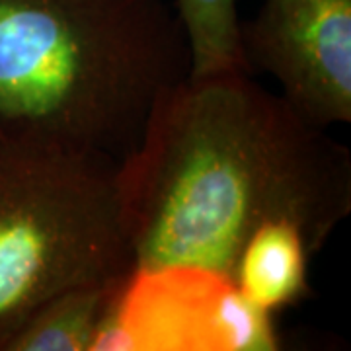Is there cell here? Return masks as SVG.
I'll use <instances>...</instances> for the list:
<instances>
[{
  "instance_id": "cell-1",
  "label": "cell",
  "mask_w": 351,
  "mask_h": 351,
  "mask_svg": "<svg viewBox=\"0 0 351 351\" xmlns=\"http://www.w3.org/2000/svg\"><path fill=\"white\" fill-rule=\"evenodd\" d=\"M119 186L135 271L228 279L267 221L326 246L351 213V152L252 75L188 76L119 162Z\"/></svg>"
},
{
  "instance_id": "cell-2",
  "label": "cell",
  "mask_w": 351,
  "mask_h": 351,
  "mask_svg": "<svg viewBox=\"0 0 351 351\" xmlns=\"http://www.w3.org/2000/svg\"><path fill=\"white\" fill-rule=\"evenodd\" d=\"M191 71L166 0H0V129L123 160Z\"/></svg>"
},
{
  "instance_id": "cell-3",
  "label": "cell",
  "mask_w": 351,
  "mask_h": 351,
  "mask_svg": "<svg viewBox=\"0 0 351 351\" xmlns=\"http://www.w3.org/2000/svg\"><path fill=\"white\" fill-rule=\"evenodd\" d=\"M133 274L119 160L0 129V351L53 297Z\"/></svg>"
},
{
  "instance_id": "cell-4",
  "label": "cell",
  "mask_w": 351,
  "mask_h": 351,
  "mask_svg": "<svg viewBox=\"0 0 351 351\" xmlns=\"http://www.w3.org/2000/svg\"><path fill=\"white\" fill-rule=\"evenodd\" d=\"M239 39L246 73L274 76L304 119L351 123V0H263Z\"/></svg>"
},
{
  "instance_id": "cell-5",
  "label": "cell",
  "mask_w": 351,
  "mask_h": 351,
  "mask_svg": "<svg viewBox=\"0 0 351 351\" xmlns=\"http://www.w3.org/2000/svg\"><path fill=\"white\" fill-rule=\"evenodd\" d=\"M314 250L291 221H267L244 240L228 281L254 311L274 318L308 299V265Z\"/></svg>"
},
{
  "instance_id": "cell-6",
  "label": "cell",
  "mask_w": 351,
  "mask_h": 351,
  "mask_svg": "<svg viewBox=\"0 0 351 351\" xmlns=\"http://www.w3.org/2000/svg\"><path fill=\"white\" fill-rule=\"evenodd\" d=\"M131 277L53 297L25 320L4 351H112Z\"/></svg>"
},
{
  "instance_id": "cell-7",
  "label": "cell",
  "mask_w": 351,
  "mask_h": 351,
  "mask_svg": "<svg viewBox=\"0 0 351 351\" xmlns=\"http://www.w3.org/2000/svg\"><path fill=\"white\" fill-rule=\"evenodd\" d=\"M176 12L191 51L189 76L246 73L240 55L239 0H176Z\"/></svg>"
}]
</instances>
